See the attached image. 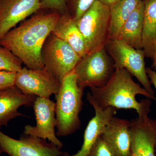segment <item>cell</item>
<instances>
[{"instance_id": "26", "label": "cell", "mask_w": 156, "mask_h": 156, "mask_svg": "<svg viewBox=\"0 0 156 156\" xmlns=\"http://www.w3.org/2000/svg\"><path fill=\"white\" fill-rule=\"evenodd\" d=\"M105 5L110 8L112 6L118 2L120 0H98Z\"/></svg>"}, {"instance_id": "28", "label": "cell", "mask_w": 156, "mask_h": 156, "mask_svg": "<svg viewBox=\"0 0 156 156\" xmlns=\"http://www.w3.org/2000/svg\"><path fill=\"white\" fill-rule=\"evenodd\" d=\"M2 151L1 150H0V155H1V154H2Z\"/></svg>"}, {"instance_id": "20", "label": "cell", "mask_w": 156, "mask_h": 156, "mask_svg": "<svg viewBox=\"0 0 156 156\" xmlns=\"http://www.w3.org/2000/svg\"><path fill=\"white\" fill-rule=\"evenodd\" d=\"M23 64L10 50L0 46V71L17 73L23 67Z\"/></svg>"}, {"instance_id": "14", "label": "cell", "mask_w": 156, "mask_h": 156, "mask_svg": "<svg viewBox=\"0 0 156 156\" xmlns=\"http://www.w3.org/2000/svg\"><path fill=\"white\" fill-rule=\"evenodd\" d=\"M131 122L114 116L101 135L115 156H130L131 147Z\"/></svg>"}, {"instance_id": "18", "label": "cell", "mask_w": 156, "mask_h": 156, "mask_svg": "<svg viewBox=\"0 0 156 156\" xmlns=\"http://www.w3.org/2000/svg\"><path fill=\"white\" fill-rule=\"evenodd\" d=\"M144 19L142 49L145 57L152 59L156 49V0H144Z\"/></svg>"}, {"instance_id": "13", "label": "cell", "mask_w": 156, "mask_h": 156, "mask_svg": "<svg viewBox=\"0 0 156 156\" xmlns=\"http://www.w3.org/2000/svg\"><path fill=\"white\" fill-rule=\"evenodd\" d=\"M87 99L95 109V115L89 121L85 130L82 147L73 155L64 152L62 156H87L95 141L103 132L105 126L116 113L117 109L115 108L101 109L91 97L90 92L87 93Z\"/></svg>"}, {"instance_id": "6", "label": "cell", "mask_w": 156, "mask_h": 156, "mask_svg": "<svg viewBox=\"0 0 156 156\" xmlns=\"http://www.w3.org/2000/svg\"><path fill=\"white\" fill-rule=\"evenodd\" d=\"M41 57L46 69L61 83L81 58L66 42L51 33L43 45Z\"/></svg>"}, {"instance_id": "24", "label": "cell", "mask_w": 156, "mask_h": 156, "mask_svg": "<svg viewBox=\"0 0 156 156\" xmlns=\"http://www.w3.org/2000/svg\"><path fill=\"white\" fill-rule=\"evenodd\" d=\"M16 73L0 71V89L15 86Z\"/></svg>"}, {"instance_id": "10", "label": "cell", "mask_w": 156, "mask_h": 156, "mask_svg": "<svg viewBox=\"0 0 156 156\" xmlns=\"http://www.w3.org/2000/svg\"><path fill=\"white\" fill-rule=\"evenodd\" d=\"M33 107L36 119V126H25L24 135L48 140L49 142L61 149L63 144L57 137L55 131L57 125V120L55 117L56 103L50 98L37 97Z\"/></svg>"}, {"instance_id": "27", "label": "cell", "mask_w": 156, "mask_h": 156, "mask_svg": "<svg viewBox=\"0 0 156 156\" xmlns=\"http://www.w3.org/2000/svg\"><path fill=\"white\" fill-rule=\"evenodd\" d=\"M152 60V64L151 66V68L153 69H154L156 70V49L154 54L153 58Z\"/></svg>"}, {"instance_id": "29", "label": "cell", "mask_w": 156, "mask_h": 156, "mask_svg": "<svg viewBox=\"0 0 156 156\" xmlns=\"http://www.w3.org/2000/svg\"><path fill=\"white\" fill-rule=\"evenodd\" d=\"M155 154H156V147H155Z\"/></svg>"}, {"instance_id": "15", "label": "cell", "mask_w": 156, "mask_h": 156, "mask_svg": "<svg viewBox=\"0 0 156 156\" xmlns=\"http://www.w3.org/2000/svg\"><path fill=\"white\" fill-rule=\"evenodd\" d=\"M36 97L23 93L16 86L0 89V129L9 121L24 115L18 111L22 106H33Z\"/></svg>"}, {"instance_id": "8", "label": "cell", "mask_w": 156, "mask_h": 156, "mask_svg": "<svg viewBox=\"0 0 156 156\" xmlns=\"http://www.w3.org/2000/svg\"><path fill=\"white\" fill-rule=\"evenodd\" d=\"M61 83L45 68L30 69L23 67L16 73L15 86L24 94L50 98L59 91Z\"/></svg>"}, {"instance_id": "19", "label": "cell", "mask_w": 156, "mask_h": 156, "mask_svg": "<svg viewBox=\"0 0 156 156\" xmlns=\"http://www.w3.org/2000/svg\"><path fill=\"white\" fill-rule=\"evenodd\" d=\"M141 0H120L110 8L109 39L119 38L123 24Z\"/></svg>"}, {"instance_id": "11", "label": "cell", "mask_w": 156, "mask_h": 156, "mask_svg": "<svg viewBox=\"0 0 156 156\" xmlns=\"http://www.w3.org/2000/svg\"><path fill=\"white\" fill-rule=\"evenodd\" d=\"M130 156H156V119L148 115L132 120Z\"/></svg>"}, {"instance_id": "9", "label": "cell", "mask_w": 156, "mask_h": 156, "mask_svg": "<svg viewBox=\"0 0 156 156\" xmlns=\"http://www.w3.org/2000/svg\"><path fill=\"white\" fill-rule=\"evenodd\" d=\"M0 150L9 156H62L64 153L45 140L25 135L17 140L1 131Z\"/></svg>"}, {"instance_id": "3", "label": "cell", "mask_w": 156, "mask_h": 156, "mask_svg": "<svg viewBox=\"0 0 156 156\" xmlns=\"http://www.w3.org/2000/svg\"><path fill=\"white\" fill-rule=\"evenodd\" d=\"M84 89L78 85L74 70L62 80L59 91L55 95L57 136L70 135L80 128L79 115L83 105Z\"/></svg>"}, {"instance_id": "21", "label": "cell", "mask_w": 156, "mask_h": 156, "mask_svg": "<svg viewBox=\"0 0 156 156\" xmlns=\"http://www.w3.org/2000/svg\"><path fill=\"white\" fill-rule=\"evenodd\" d=\"M95 0H66L68 11L76 21L92 5Z\"/></svg>"}, {"instance_id": "5", "label": "cell", "mask_w": 156, "mask_h": 156, "mask_svg": "<svg viewBox=\"0 0 156 156\" xmlns=\"http://www.w3.org/2000/svg\"><path fill=\"white\" fill-rule=\"evenodd\" d=\"M105 48L113 61L115 69L127 70L155 99L154 91L146 72L143 50L135 49L118 39L109 40Z\"/></svg>"}, {"instance_id": "16", "label": "cell", "mask_w": 156, "mask_h": 156, "mask_svg": "<svg viewBox=\"0 0 156 156\" xmlns=\"http://www.w3.org/2000/svg\"><path fill=\"white\" fill-rule=\"evenodd\" d=\"M51 34L66 42L81 58L87 54L83 37L78 28L77 21L69 12L60 15Z\"/></svg>"}, {"instance_id": "23", "label": "cell", "mask_w": 156, "mask_h": 156, "mask_svg": "<svg viewBox=\"0 0 156 156\" xmlns=\"http://www.w3.org/2000/svg\"><path fill=\"white\" fill-rule=\"evenodd\" d=\"M41 10L56 11L60 15L68 12L66 0H41Z\"/></svg>"}, {"instance_id": "7", "label": "cell", "mask_w": 156, "mask_h": 156, "mask_svg": "<svg viewBox=\"0 0 156 156\" xmlns=\"http://www.w3.org/2000/svg\"><path fill=\"white\" fill-rule=\"evenodd\" d=\"M115 70L113 61L105 48L87 53L81 58L74 69L78 85L84 89L104 86Z\"/></svg>"}, {"instance_id": "12", "label": "cell", "mask_w": 156, "mask_h": 156, "mask_svg": "<svg viewBox=\"0 0 156 156\" xmlns=\"http://www.w3.org/2000/svg\"><path fill=\"white\" fill-rule=\"evenodd\" d=\"M40 10L41 0H0V40Z\"/></svg>"}, {"instance_id": "1", "label": "cell", "mask_w": 156, "mask_h": 156, "mask_svg": "<svg viewBox=\"0 0 156 156\" xmlns=\"http://www.w3.org/2000/svg\"><path fill=\"white\" fill-rule=\"evenodd\" d=\"M60 16L56 11L40 10L7 33L0 40V46L10 50L26 67L44 68L42 48Z\"/></svg>"}, {"instance_id": "17", "label": "cell", "mask_w": 156, "mask_h": 156, "mask_svg": "<svg viewBox=\"0 0 156 156\" xmlns=\"http://www.w3.org/2000/svg\"><path fill=\"white\" fill-rule=\"evenodd\" d=\"M144 12V2L141 0L123 24L118 38L136 49H142Z\"/></svg>"}, {"instance_id": "25", "label": "cell", "mask_w": 156, "mask_h": 156, "mask_svg": "<svg viewBox=\"0 0 156 156\" xmlns=\"http://www.w3.org/2000/svg\"><path fill=\"white\" fill-rule=\"evenodd\" d=\"M146 72L148 77L151 83L152 84L154 87L156 91V70L153 69L151 68H146ZM156 103V97H155Z\"/></svg>"}, {"instance_id": "4", "label": "cell", "mask_w": 156, "mask_h": 156, "mask_svg": "<svg viewBox=\"0 0 156 156\" xmlns=\"http://www.w3.org/2000/svg\"><path fill=\"white\" fill-rule=\"evenodd\" d=\"M110 8L95 0L77 21L83 37L87 53L105 48L109 41Z\"/></svg>"}, {"instance_id": "22", "label": "cell", "mask_w": 156, "mask_h": 156, "mask_svg": "<svg viewBox=\"0 0 156 156\" xmlns=\"http://www.w3.org/2000/svg\"><path fill=\"white\" fill-rule=\"evenodd\" d=\"M87 156H115L111 148L101 135L92 146Z\"/></svg>"}, {"instance_id": "2", "label": "cell", "mask_w": 156, "mask_h": 156, "mask_svg": "<svg viewBox=\"0 0 156 156\" xmlns=\"http://www.w3.org/2000/svg\"><path fill=\"white\" fill-rule=\"evenodd\" d=\"M90 95L101 109L108 107L132 109L138 117L148 115L153 97L144 88L136 83L132 75L125 69H115L105 85L90 88Z\"/></svg>"}]
</instances>
